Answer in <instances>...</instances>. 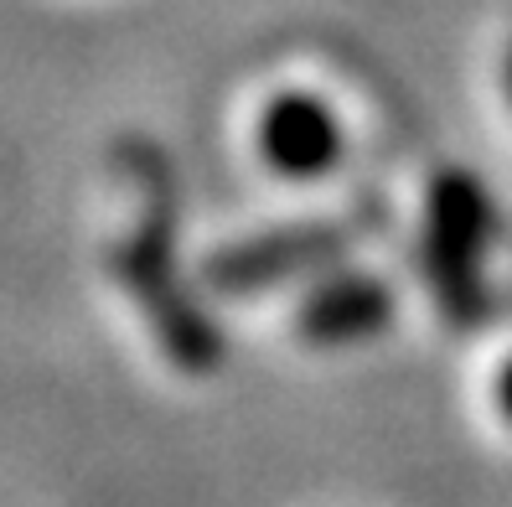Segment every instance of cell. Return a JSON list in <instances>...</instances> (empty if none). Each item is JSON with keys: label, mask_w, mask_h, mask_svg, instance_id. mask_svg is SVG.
Here are the masks:
<instances>
[{"label": "cell", "mask_w": 512, "mask_h": 507, "mask_svg": "<svg viewBox=\"0 0 512 507\" xmlns=\"http://www.w3.org/2000/svg\"><path fill=\"white\" fill-rule=\"evenodd\" d=\"M119 280L130 285V295L140 301V311L156 326V342L166 347V357L187 373H207L218 363V332L176 285V264H171V192H166V166L156 161L150 176V202L145 218L135 228V238L119 249Z\"/></svg>", "instance_id": "cell-1"}, {"label": "cell", "mask_w": 512, "mask_h": 507, "mask_svg": "<svg viewBox=\"0 0 512 507\" xmlns=\"http://www.w3.org/2000/svg\"><path fill=\"white\" fill-rule=\"evenodd\" d=\"M497 233V207L487 187L466 171H440L425 197V275L445 316L466 326L487 311L481 295V259Z\"/></svg>", "instance_id": "cell-2"}, {"label": "cell", "mask_w": 512, "mask_h": 507, "mask_svg": "<svg viewBox=\"0 0 512 507\" xmlns=\"http://www.w3.org/2000/svg\"><path fill=\"white\" fill-rule=\"evenodd\" d=\"M347 249V228L342 223H300V228H275V233H259L244 238L223 254L207 259V280L223 285V290H259V285H275L290 275H306L321 270Z\"/></svg>", "instance_id": "cell-3"}, {"label": "cell", "mask_w": 512, "mask_h": 507, "mask_svg": "<svg viewBox=\"0 0 512 507\" xmlns=\"http://www.w3.org/2000/svg\"><path fill=\"white\" fill-rule=\"evenodd\" d=\"M259 156L269 171H280L285 182H316L342 161V119L331 114L316 94H280L259 114Z\"/></svg>", "instance_id": "cell-4"}, {"label": "cell", "mask_w": 512, "mask_h": 507, "mask_svg": "<svg viewBox=\"0 0 512 507\" xmlns=\"http://www.w3.org/2000/svg\"><path fill=\"white\" fill-rule=\"evenodd\" d=\"M394 321V295L373 275H342L321 290H311L295 311V332L311 347H352L378 337Z\"/></svg>", "instance_id": "cell-5"}, {"label": "cell", "mask_w": 512, "mask_h": 507, "mask_svg": "<svg viewBox=\"0 0 512 507\" xmlns=\"http://www.w3.org/2000/svg\"><path fill=\"white\" fill-rule=\"evenodd\" d=\"M497 409H502V420L512 425V357H507L502 373H497Z\"/></svg>", "instance_id": "cell-6"}, {"label": "cell", "mask_w": 512, "mask_h": 507, "mask_svg": "<svg viewBox=\"0 0 512 507\" xmlns=\"http://www.w3.org/2000/svg\"><path fill=\"white\" fill-rule=\"evenodd\" d=\"M507 94H512V57H507Z\"/></svg>", "instance_id": "cell-7"}]
</instances>
